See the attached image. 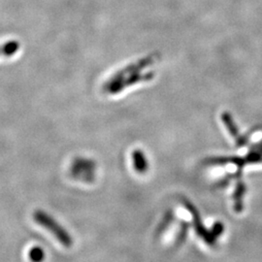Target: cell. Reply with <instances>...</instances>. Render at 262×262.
<instances>
[{
    "mask_svg": "<svg viewBox=\"0 0 262 262\" xmlns=\"http://www.w3.org/2000/svg\"><path fill=\"white\" fill-rule=\"evenodd\" d=\"M33 219L49 232L55 236L56 240L66 248H71L73 245V239L69 232L61 225H59L56 220L42 210H36L33 214Z\"/></svg>",
    "mask_w": 262,
    "mask_h": 262,
    "instance_id": "6da1fadb",
    "label": "cell"
},
{
    "mask_svg": "<svg viewBox=\"0 0 262 262\" xmlns=\"http://www.w3.org/2000/svg\"><path fill=\"white\" fill-rule=\"evenodd\" d=\"M185 206L187 207V210L191 214L192 220H193V225H194V228L196 230L197 234L199 235L208 245L213 246L215 243L216 239L212 234L211 230L208 231L205 228V226L202 224L200 215L197 212L196 208L193 206L191 203H189L188 201H185Z\"/></svg>",
    "mask_w": 262,
    "mask_h": 262,
    "instance_id": "7a4b0ae2",
    "label": "cell"
},
{
    "mask_svg": "<svg viewBox=\"0 0 262 262\" xmlns=\"http://www.w3.org/2000/svg\"><path fill=\"white\" fill-rule=\"evenodd\" d=\"M222 120H223V122L225 123L227 130L229 131V133L231 134V136L234 137L237 146L238 147H243V146H245L246 143H247V139L240 135L238 128H237V126L235 124L234 120H233L232 116L228 112H225L222 115Z\"/></svg>",
    "mask_w": 262,
    "mask_h": 262,
    "instance_id": "3957f363",
    "label": "cell"
},
{
    "mask_svg": "<svg viewBox=\"0 0 262 262\" xmlns=\"http://www.w3.org/2000/svg\"><path fill=\"white\" fill-rule=\"evenodd\" d=\"M132 159H133V166L134 169L140 173L144 174L149 169V162L144 152L141 150H134L132 154Z\"/></svg>",
    "mask_w": 262,
    "mask_h": 262,
    "instance_id": "277c9868",
    "label": "cell"
},
{
    "mask_svg": "<svg viewBox=\"0 0 262 262\" xmlns=\"http://www.w3.org/2000/svg\"><path fill=\"white\" fill-rule=\"evenodd\" d=\"M246 192V186L242 181H238L234 192V208L236 212H241L243 209V196Z\"/></svg>",
    "mask_w": 262,
    "mask_h": 262,
    "instance_id": "5b68a950",
    "label": "cell"
},
{
    "mask_svg": "<svg viewBox=\"0 0 262 262\" xmlns=\"http://www.w3.org/2000/svg\"><path fill=\"white\" fill-rule=\"evenodd\" d=\"M19 49L18 41H10L0 46V56H12L18 52Z\"/></svg>",
    "mask_w": 262,
    "mask_h": 262,
    "instance_id": "8992f818",
    "label": "cell"
},
{
    "mask_svg": "<svg viewBox=\"0 0 262 262\" xmlns=\"http://www.w3.org/2000/svg\"><path fill=\"white\" fill-rule=\"evenodd\" d=\"M28 255L32 262H43L45 258V252L40 247H34L29 251Z\"/></svg>",
    "mask_w": 262,
    "mask_h": 262,
    "instance_id": "52a82bcc",
    "label": "cell"
},
{
    "mask_svg": "<svg viewBox=\"0 0 262 262\" xmlns=\"http://www.w3.org/2000/svg\"><path fill=\"white\" fill-rule=\"evenodd\" d=\"M224 228L225 227H224V225L222 223H216L214 225L213 228L211 229V232H212V234L215 237V239L224 232Z\"/></svg>",
    "mask_w": 262,
    "mask_h": 262,
    "instance_id": "ba28073f",
    "label": "cell"
},
{
    "mask_svg": "<svg viewBox=\"0 0 262 262\" xmlns=\"http://www.w3.org/2000/svg\"><path fill=\"white\" fill-rule=\"evenodd\" d=\"M253 148H255V149H257V150H260V151L262 152V142L258 143V144H256L255 146H253Z\"/></svg>",
    "mask_w": 262,
    "mask_h": 262,
    "instance_id": "9c48e42d",
    "label": "cell"
}]
</instances>
